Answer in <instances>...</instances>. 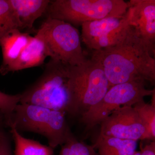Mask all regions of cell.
Wrapping results in <instances>:
<instances>
[{"mask_svg": "<svg viewBox=\"0 0 155 155\" xmlns=\"http://www.w3.org/2000/svg\"><path fill=\"white\" fill-rule=\"evenodd\" d=\"M91 57L101 64L111 87L135 81L154 84L155 56L134 31L119 44L92 51Z\"/></svg>", "mask_w": 155, "mask_h": 155, "instance_id": "6da1fadb", "label": "cell"}, {"mask_svg": "<svg viewBox=\"0 0 155 155\" xmlns=\"http://www.w3.org/2000/svg\"><path fill=\"white\" fill-rule=\"evenodd\" d=\"M102 66L92 58L70 66L66 114L80 118L103 98L110 88Z\"/></svg>", "mask_w": 155, "mask_h": 155, "instance_id": "7a4b0ae2", "label": "cell"}, {"mask_svg": "<svg viewBox=\"0 0 155 155\" xmlns=\"http://www.w3.org/2000/svg\"><path fill=\"white\" fill-rule=\"evenodd\" d=\"M66 114L62 111L19 103L10 116L4 117V125L14 127L19 132L40 134L47 139L49 146L54 149L64 144L73 134Z\"/></svg>", "mask_w": 155, "mask_h": 155, "instance_id": "3957f363", "label": "cell"}, {"mask_svg": "<svg viewBox=\"0 0 155 155\" xmlns=\"http://www.w3.org/2000/svg\"><path fill=\"white\" fill-rule=\"evenodd\" d=\"M70 66L50 59L41 75L20 93L19 103L41 106L66 114Z\"/></svg>", "mask_w": 155, "mask_h": 155, "instance_id": "277c9868", "label": "cell"}, {"mask_svg": "<svg viewBox=\"0 0 155 155\" xmlns=\"http://www.w3.org/2000/svg\"><path fill=\"white\" fill-rule=\"evenodd\" d=\"M127 2L123 0H55L51 1L48 17L73 25L126 14Z\"/></svg>", "mask_w": 155, "mask_h": 155, "instance_id": "5b68a950", "label": "cell"}, {"mask_svg": "<svg viewBox=\"0 0 155 155\" xmlns=\"http://www.w3.org/2000/svg\"><path fill=\"white\" fill-rule=\"evenodd\" d=\"M48 57L70 66H78L87 59L81 45L79 31L67 22L48 17L39 29Z\"/></svg>", "mask_w": 155, "mask_h": 155, "instance_id": "8992f818", "label": "cell"}, {"mask_svg": "<svg viewBox=\"0 0 155 155\" xmlns=\"http://www.w3.org/2000/svg\"><path fill=\"white\" fill-rule=\"evenodd\" d=\"M143 81H135L111 87L101 101L82 115L79 120L89 130L100 124L117 108L123 106H133L152 95L153 90L146 88Z\"/></svg>", "mask_w": 155, "mask_h": 155, "instance_id": "52a82bcc", "label": "cell"}, {"mask_svg": "<svg viewBox=\"0 0 155 155\" xmlns=\"http://www.w3.org/2000/svg\"><path fill=\"white\" fill-rule=\"evenodd\" d=\"M81 26V38L86 47L92 51L119 44L133 31L129 24L127 12L121 17H107L85 22Z\"/></svg>", "mask_w": 155, "mask_h": 155, "instance_id": "ba28073f", "label": "cell"}, {"mask_svg": "<svg viewBox=\"0 0 155 155\" xmlns=\"http://www.w3.org/2000/svg\"><path fill=\"white\" fill-rule=\"evenodd\" d=\"M103 135L137 141L141 140L144 127L133 106H123L113 111L100 123Z\"/></svg>", "mask_w": 155, "mask_h": 155, "instance_id": "9c48e42d", "label": "cell"}, {"mask_svg": "<svg viewBox=\"0 0 155 155\" xmlns=\"http://www.w3.org/2000/svg\"><path fill=\"white\" fill-rule=\"evenodd\" d=\"M127 17L134 35L155 54V1L131 0Z\"/></svg>", "mask_w": 155, "mask_h": 155, "instance_id": "30bf717a", "label": "cell"}, {"mask_svg": "<svg viewBox=\"0 0 155 155\" xmlns=\"http://www.w3.org/2000/svg\"><path fill=\"white\" fill-rule=\"evenodd\" d=\"M33 37L28 33H23L19 29L9 31L0 42L2 52V63L0 66V73L6 75L7 70L21 54Z\"/></svg>", "mask_w": 155, "mask_h": 155, "instance_id": "8fae6325", "label": "cell"}, {"mask_svg": "<svg viewBox=\"0 0 155 155\" xmlns=\"http://www.w3.org/2000/svg\"><path fill=\"white\" fill-rule=\"evenodd\" d=\"M48 57L46 46L41 34L38 31L18 59L9 67L6 74L38 67L43 64Z\"/></svg>", "mask_w": 155, "mask_h": 155, "instance_id": "7c38bea8", "label": "cell"}, {"mask_svg": "<svg viewBox=\"0 0 155 155\" xmlns=\"http://www.w3.org/2000/svg\"><path fill=\"white\" fill-rule=\"evenodd\" d=\"M18 21L19 29L32 28L37 19L46 12L50 0H9Z\"/></svg>", "mask_w": 155, "mask_h": 155, "instance_id": "4fadbf2b", "label": "cell"}, {"mask_svg": "<svg viewBox=\"0 0 155 155\" xmlns=\"http://www.w3.org/2000/svg\"><path fill=\"white\" fill-rule=\"evenodd\" d=\"M99 155H133L137 141L107 136L100 134L93 145Z\"/></svg>", "mask_w": 155, "mask_h": 155, "instance_id": "5bb4252c", "label": "cell"}, {"mask_svg": "<svg viewBox=\"0 0 155 155\" xmlns=\"http://www.w3.org/2000/svg\"><path fill=\"white\" fill-rule=\"evenodd\" d=\"M10 128L15 143L14 155H54V149L33 140L25 138L14 127Z\"/></svg>", "mask_w": 155, "mask_h": 155, "instance_id": "9a60e30c", "label": "cell"}, {"mask_svg": "<svg viewBox=\"0 0 155 155\" xmlns=\"http://www.w3.org/2000/svg\"><path fill=\"white\" fill-rule=\"evenodd\" d=\"M133 107L144 127L145 132L140 140L155 141V106L147 104L143 100Z\"/></svg>", "mask_w": 155, "mask_h": 155, "instance_id": "2e32d148", "label": "cell"}, {"mask_svg": "<svg viewBox=\"0 0 155 155\" xmlns=\"http://www.w3.org/2000/svg\"><path fill=\"white\" fill-rule=\"evenodd\" d=\"M16 28L19 29L18 21L9 0H0V42L9 31Z\"/></svg>", "mask_w": 155, "mask_h": 155, "instance_id": "e0dca14e", "label": "cell"}, {"mask_svg": "<svg viewBox=\"0 0 155 155\" xmlns=\"http://www.w3.org/2000/svg\"><path fill=\"white\" fill-rule=\"evenodd\" d=\"M59 155H99L93 145L79 141L74 134L62 145Z\"/></svg>", "mask_w": 155, "mask_h": 155, "instance_id": "ac0fdd59", "label": "cell"}, {"mask_svg": "<svg viewBox=\"0 0 155 155\" xmlns=\"http://www.w3.org/2000/svg\"><path fill=\"white\" fill-rule=\"evenodd\" d=\"M20 94H7L0 91V111L4 117H8L13 113L15 107L20 101Z\"/></svg>", "mask_w": 155, "mask_h": 155, "instance_id": "d6986e66", "label": "cell"}, {"mask_svg": "<svg viewBox=\"0 0 155 155\" xmlns=\"http://www.w3.org/2000/svg\"><path fill=\"white\" fill-rule=\"evenodd\" d=\"M10 137L3 127L0 129V155H14Z\"/></svg>", "mask_w": 155, "mask_h": 155, "instance_id": "ffe728a7", "label": "cell"}, {"mask_svg": "<svg viewBox=\"0 0 155 155\" xmlns=\"http://www.w3.org/2000/svg\"><path fill=\"white\" fill-rule=\"evenodd\" d=\"M133 155H155V141L146 145L140 151H136Z\"/></svg>", "mask_w": 155, "mask_h": 155, "instance_id": "44dd1931", "label": "cell"}, {"mask_svg": "<svg viewBox=\"0 0 155 155\" xmlns=\"http://www.w3.org/2000/svg\"><path fill=\"white\" fill-rule=\"evenodd\" d=\"M0 124H3L4 125V115L0 111Z\"/></svg>", "mask_w": 155, "mask_h": 155, "instance_id": "7402d4cb", "label": "cell"}, {"mask_svg": "<svg viewBox=\"0 0 155 155\" xmlns=\"http://www.w3.org/2000/svg\"><path fill=\"white\" fill-rule=\"evenodd\" d=\"M3 126H5V125H3V124H0V129L3 127Z\"/></svg>", "mask_w": 155, "mask_h": 155, "instance_id": "603a6c76", "label": "cell"}]
</instances>
